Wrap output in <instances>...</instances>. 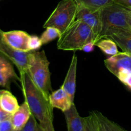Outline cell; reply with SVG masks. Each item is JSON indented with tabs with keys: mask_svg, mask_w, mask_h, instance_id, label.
Listing matches in <instances>:
<instances>
[{
	"mask_svg": "<svg viewBox=\"0 0 131 131\" xmlns=\"http://www.w3.org/2000/svg\"><path fill=\"white\" fill-rule=\"evenodd\" d=\"M20 82L25 102L32 115L43 125L48 120L53 119V107L42 91L35 86L27 72L20 73Z\"/></svg>",
	"mask_w": 131,
	"mask_h": 131,
	"instance_id": "1",
	"label": "cell"
},
{
	"mask_svg": "<svg viewBox=\"0 0 131 131\" xmlns=\"http://www.w3.org/2000/svg\"><path fill=\"white\" fill-rule=\"evenodd\" d=\"M49 64L43 50L31 51L26 70L33 83L48 99L52 91Z\"/></svg>",
	"mask_w": 131,
	"mask_h": 131,
	"instance_id": "2",
	"label": "cell"
},
{
	"mask_svg": "<svg viewBox=\"0 0 131 131\" xmlns=\"http://www.w3.org/2000/svg\"><path fill=\"white\" fill-rule=\"evenodd\" d=\"M96 43V36L91 28L79 20H75L63 33L57 42V48L66 51H82L88 42Z\"/></svg>",
	"mask_w": 131,
	"mask_h": 131,
	"instance_id": "3",
	"label": "cell"
},
{
	"mask_svg": "<svg viewBox=\"0 0 131 131\" xmlns=\"http://www.w3.org/2000/svg\"><path fill=\"white\" fill-rule=\"evenodd\" d=\"M130 11L116 3L111 4L100 9L101 31L97 42L102 38H106L115 29H130L127 18Z\"/></svg>",
	"mask_w": 131,
	"mask_h": 131,
	"instance_id": "4",
	"label": "cell"
},
{
	"mask_svg": "<svg viewBox=\"0 0 131 131\" xmlns=\"http://www.w3.org/2000/svg\"><path fill=\"white\" fill-rule=\"evenodd\" d=\"M78 4L75 0L60 1L43 24L44 28L53 27L63 33L75 20Z\"/></svg>",
	"mask_w": 131,
	"mask_h": 131,
	"instance_id": "5",
	"label": "cell"
},
{
	"mask_svg": "<svg viewBox=\"0 0 131 131\" xmlns=\"http://www.w3.org/2000/svg\"><path fill=\"white\" fill-rule=\"evenodd\" d=\"M2 33L3 31L0 29V54L14 63L20 73L26 72L28 58L31 51L23 52L14 49L5 42Z\"/></svg>",
	"mask_w": 131,
	"mask_h": 131,
	"instance_id": "6",
	"label": "cell"
},
{
	"mask_svg": "<svg viewBox=\"0 0 131 131\" xmlns=\"http://www.w3.org/2000/svg\"><path fill=\"white\" fill-rule=\"evenodd\" d=\"M84 120L87 131H127L98 111L90 112Z\"/></svg>",
	"mask_w": 131,
	"mask_h": 131,
	"instance_id": "7",
	"label": "cell"
},
{
	"mask_svg": "<svg viewBox=\"0 0 131 131\" xmlns=\"http://www.w3.org/2000/svg\"><path fill=\"white\" fill-rule=\"evenodd\" d=\"M78 4L75 20L83 21L92 29L96 36V43L101 31L100 10H93L81 4Z\"/></svg>",
	"mask_w": 131,
	"mask_h": 131,
	"instance_id": "8",
	"label": "cell"
},
{
	"mask_svg": "<svg viewBox=\"0 0 131 131\" xmlns=\"http://www.w3.org/2000/svg\"><path fill=\"white\" fill-rule=\"evenodd\" d=\"M104 65L107 70L116 77L122 70H131V54L124 51L119 52L105 60Z\"/></svg>",
	"mask_w": 131,
	"mask_h": 131,
	"instance_id": "9",
	"label": "cell"
},
{
	"mask_svg": "<svg viewBox=\"0 0 131 131\" xmlns=\"http://www.w3.org/2000/svg\"><path fill=\"white\" fill-rule=\"evenodd\" d=\"M3 37L5 42L14 49L23 52H29V42L30 35L21 30L3 31Z\"/></svg>",
	"mask_w": 131,
	"mask_h": 131,
	"instance_id": "10",
	"label": "cell"
},
{
	"mask_svg": "<svg viewBox=\"0 0 131 131\" xmlns=\"http://www.w3.org/2000/svg\"><path fill=\"white\" fill-rule=\"evenodd\" d=\"M77 65H78V57L75 54H74L67 73L65 76V80L61 86L63 89L67 93L73 102L74 101L75 88H76Z\"/></svg>",
	"mask_w": 131,
	"mask_h": 131,
	"instance_id": "11",
	"label": "cell"
},
{
	"mask_svg": "<svg viewBox=\"0 0 131 131\" xmlns=\"http://www.w3.org/2000/svg\"><path fill=\"white\" fill-rule=\"evenodd\" d=\"M14 79L20 81L10 60L0 54V86L9 89L10 82Z\"/></svg>",
	"mask_w": 131,
	"mask_h": 131,
	"instance_id": "12",
	"label": "cell"
},
{
	"mask_svg": "<svg viewBox=\"0 0 131 131\" xmlns=\"http://www.w3.org/2000/svg\"><path fill=\"white\" fill-rule=\"evenodd\" d=\"M64 115L68 131H87L84 118L80 116L74 103L67 111L64 112Z\"/></svg>",
	"mask_w": 131,
	"mask_h": 131,
	"instance_id": "13",
	"label": "cell"
},
{
	"mask_svg": "<svg viewBox=\"0 0 131 131\" xmlns=\"http://www.w3.org/2000/svg\"><path fill=\"white\" fill-rule=\"evenodd\" d=\"M49 101L53 108L58 109L63 113L67 111L74 103L61 86L49 95Z\"/></svg>",
	"mask_w": 131,
	"mask_h": 131,
	"instance_id": "14",
	"label": "cell"
},
{
	"mask_svg": "<svg viewBox=\"0 0 131 131\" xmlns=\"http://www.w3.org/2000/svg\"><path fill=\"white\" fill-rule=\"evenodd\" d=\"M106 38L112 39L124 52L131 54V29H115Z\"/></svg>",
	"mask_w": 131,
	"mask_h": 131,
	"instance_id": "15",
	"label": "cell"
},
{
	"mask_svg": "<svg viewBox=\"0 0 131 131\" xmlns=\"http://www.w3.org/2000/svg\"><path fill=\"white\" fill-rule=\"evenodd\" d=\"M31 115L28 104L24 101L12 116L11 121L14 130H21Z\"/></svg>",
	"mask_w": 131,
	"mask_h": 131,
	"instance_id": "16",
	"label": "cell"
},
{
	"mask_svg": "<svg viewBox=\"0 0 131 131\" xmlns=\"http://www.w3.org/2000/svg\"><path fill=\"white\" fill-rule=\"evenodd\" d=\"M0 106L10 115H13L19 107L16 97L8 90H0Z\"/></svg>",
	"mask_w": 131,
	"mask_h": 131,
	"instance_id": "17",
	"label": "cell"
},
{
	"mask_svg": "<svg viewBox=\"0 0 131 131\" xmlns=\"http://www.w3.org/2000/svg\"><path fill=\"white\" fill-rule=\"evenodd\" d=\"M95 46L108 56H114L119 52L116 42L110 38H102L95 43Z\"/></svg>",
	"mask_w": 131,
	"mask_h": 131,
	"instance_id": "18",
	"label": "cell"
},
{
	"mask_svg": "<svg viewBox=\"0 0 131 131\" xmlns=\"http://www.w3.org/2000/svg\"><path fill=\"white\" fill-rule=\"evenodd\" d=\"M77 3L81 4L93 10H100L114 3L115 0H75Z\"/></svg>",
	"mask_w": 131,
	"mask_h": 131,
	"instance_id": "19",
	"label": "cell"
},
{
	"mask_svg": "<svg viewBox=\"0 0 131 131\" xmlns=\"http://www.w3.org/2000/svg\"><path fill=\"white\" fill-rule=\"evenodd\" d=\"M61 35V32L58 29L53 27H47L41 35L40 39L43 45L53 41L56 38H59Z\"/></svg>",
	"mask_w": 131,
	"mask_h": 131,
	"instance_id": "20",
	"label": "cell"
},
{
	"mask_svg": "<svg viewBox=\"0 0 131 131\" xmlns=\"http://www.w3.org/2000/svg\"><path fill=\"white\" fill-rule=\"evenodd\" d=\"M116 78L127 87L131 90V70H125L120 72Z\"/></svg>",
	"mask_w": 131,
	"mask_h": 131,
	"instance_id": "21",
	"label": "cell"
},
{
	"mask_svg": "<svg viewBox=\"0 0 131 131\" xmlns=\"http://www.w3.org/2000/svg\"><path fill=\"white\" fill-rule=\"evenodd\" d=\"M43 45L40 38L36 35H30L29 42H28V47L30 51H37Z\"/></svg>",
	"mask_w": 131,
	"mask_h": 131,
	"instance_id": "22",
	"label": "cell"
},
{
	"mask_svg": "<svg viewBox=\"0 0 131 131\" xmlns=\"http://www.w3.org/2000/svg\"><path fill=\"white\" fill-rule=\"evenodd\" d=\"M38 125L39 124L37 123L35 117L31 115L29 120L22 129L21 131H38Z\"/></svg>",
	"mask_w": 131,
	"mask_h": 131,
	"instance_id": "23",
	"label": "cell"
},
{
	"mask_svg": "<svg viewBox=\"0 0 131 131\" xmlns=\"http://www.w3.org/2000/svg\"><path fill=\"white\" fill-rule=\"evenodd\" d=\"M12 124L11 118L4 121L0 122V131H13Z\"/></svg>",
	"mask_w": 131,
	"mask_h": 131,
	"instance_id": "24",
	"label": "cell"
},
{
	"mask_svg": "<svg viewBox=\"0 0 131 131\" xmlns=\"http://www.w3.org/2000/svg\"><path fill=\"white\" fill-rule=\"evenodd\" d=\"M114 3L118 4L128 10H131V0H115Z\"/></svg>",
	"mask_w": 131,
	"mask_h": 131,
	"instance_id": "25",
	"label": "cell"
},
{
	"mask_svg": "<svg viewBox=\"0 0 131 131\" xmlns=\"http://www.w3.org/2000/svg\"><path fill=\"white\" fill-rule=\"evenodd\" d=\"M95 46V43L93 42H92V41L88 42V43H86L83 46V49H82V51H84L86 52H90L93 51Z\"/></svg>",
	"mask_w": 131,
	"mask_h": 131,
	"instance_id": "26",
	"label": "cell"
},
{
	"mask_svg": "<svg viewBox=\"0 0 131 131\" xmlns=\"http://www.w3.org/2000/svg\"><path fill=\"white\" fill-rule=\"evenodd\" d=\"M45 131H55L52 124V120H49L43 125H40Z\"/></svg>",
	"mask_w": 131,
	"mask_h": 131,
	"instance_id": "27",
	"label": "cell"
},
{
	"mask_svg": "<svg viewBox=\"0 0 131 131\" xmlns=\"http://www.w3.org/2000/svg\"><path fill=\"white\" fill-rule=\"evenodd\" d=\"M12 115H10V114L6 113L0 106V122L10 119L12 118Z\"/></svg>",
	"mask_w": 131,
	"mask_h": 131,
	"instance_id": "28",
	"label": "cell"
},
{
	"mask_svg": "<svg viewBox=\"0 0 131 131\" xmlns=\"http://www.w3.org/2000/svg\"><path fill=\"white\" fill-rule=\"evenodd\" d=\"M127 23H128V24H129V28H130V29H131V11H130V14H129V17H128V18H127Z\"/></svg>",
	"mask_w": 131,
	"mask_h": 131,
	"instance_id": "29",
	"label": "cell"
},
{
	"mask_svg": "<svg viewBox=\"0 0 131 131\" xmlns=\"http://www.w3.org/2000/svg\"><path fill=\"white\" fill-rule=\"evenodd\" d=\"M38 131H45L44 130H43V128H42V127H41L40 125V124H39V125H38Z\"/></svg>",
	"mask_w": 131,
	"mask_h": 131,
	"instance_id": "30",
	"label": "cell"
},
{
	"mask_svg": "<svg viewBox=\"0 0 131 131\" xmlns=\"http://www.w3.org/2000/svg\"><path fill=\"white\" fill-rule=\"evenodd\" d=\"M13 131H21V130H14Z\"/></svg>",
	"mask_w": 131,
	"mask_h": 131,
	"instance_id": "31",
	"label": "cell"
},
{
	"mask_svg": "<svg viewBox=\"0 0 131 131\" xmlns=\"http://www.w3.org/2000/svg\"><path fill=\"white\" fill-rule=\"evenodd\" d=\"M0 1H1V0H0Z\"/></svg>",
	"mask_w": 131,
	"mask_h": 131,
	"instance_id": "32",
	"label": "cell"
}]
</instances>
